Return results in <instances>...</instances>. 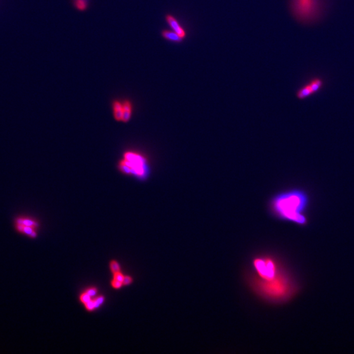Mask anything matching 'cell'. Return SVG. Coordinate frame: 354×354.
<instances>
[{
    "label": "cell",
    "mask_w": 354,
    "mask_h": 354,
    "mask_svg": "<svg viewBox=\"0 0 354 354\" xmlns=\"http://www.w3.org/2000/svg\"><path fill=\"white\" fill-rule=\"evenodd\" d=\"M308 195L299 189L278 193L270 201L271 214L280 221L304 226L308 223L306 216L308 208Z\"/></svg>",
    "instance_id": "cell-1"
},
{
    "label": "cell",
    "mask_w": 354,
    "mask_h": 354,
    "mask_svg": "<svg viewBox=\"0 0 354 354\" xmlns=\"http://www.w3.org/2000/svg\"><path fill=\"white\" fill-rule=\"evenodd\" d=\"M254 270L264 282H270L279 277L281 271L276 261L268 257H258L252 261Z\"/></svg>",
    "instance_id": "cell-2"
},
{
    "label": "cell",
    "mask_w": 354,
    "mask_h": 354,
    "mask_svg": "<svg viewBox=\"0 0 354 354\" xmlns=\"http://www.w3.org/2000/svg\"><path fill=\"white\" fill-rule=\"evenodd\" d=\"M145 158L135 153H125L124 159L120 164V169L124 173L143 176L146 174Z\"/></svg>",
    "instance_id": "cell-3"
},
{
    "label": "cell",
    "mask_w": 354,
    "mask_h": 354,
    "mask_svg": "<svg viewBox=\"0 0 354 354\" xmlns=\"http://www.w3.org/2000/svg\"><path fill=\"white\" fill-rule=\"evenodd\" d=\"M292 9L301 19L312 20L320 12V0H292Z\"/></svg>",
    "instance_id": "cell-4"
},
{
    "label": "cell",
    "mask_w": 354,
    "mask_h": 354,
    "mask_svg": "<svg viewBox=\"0 0 354 354\" xmlns=\"http://www.w3.org/2000/svg\"><path fill=\"white\" fill-rule=\"evenodd\" d=\"M323 86V82L322 80L316 77L311 80L308 84L304 85L301 89L297 91V96L299 99H306L312 96L320 89L322 88Z\"/></svg>",
    "instance_id": "cell-5"
},
{
    "label": "cell",
    "mask_w": 354,
    "mask_h": 354,
    "mask_svg": "<svg viewBox=\"0 0 354 354\" xmlns=\"http://www.w3.org/2000/svg\"><path fill=\"white\" fill-rule=\"evenodd\" d=\"M13 224H21V225L30 226L34 228H38L40 224L34 218L25 214H19L13 219Z\"/></svg>",
    "instance_id": "cell-6"
},
{
    "label": "cell",
    "mask_w": 354,
    "mask_h": 354,
    "mask_svg": "<svg viewBox=\"0 0 354 354\" xmlns=\"http://www.w3.org/2000/svg\"><path fill=\"white\" fill-rule=\"evenodd\" d=\"M13 226L16 232L20 233V234L25 235L31 238L37 237V232L35 230L36 228L30 227V226L21 225V224H13Z\"/></svg>",
    "instance_id": "cell-7"
},
{
    "label": "cell",
    "mask_w": 354,
    "mask_h": 354,
    "mask_svg": "<svg viewBox=\"0 0 354 354\" xmlns=\"http://www.w3.org/2000/svg\"><path fill=\"white\" fill-rule=\"evenodd\" d=\"M166 20L167 23H168L170 27H171L172 29L174 30V32H176L179 36L181 37L182 38H185L186 36V32L185 30L183 29L179 25L178 21H176V18L173 17L171 15H167L166 17Z\"/></svg>",
    "instance_id": "cell-8"
},
{
    "label": "cell",
    "mask_w": 354,
    "mask_h": 354,
    "mask_svg": "<svg viewBox=\"0 0 354 354\" xmlns=\"http://www.w3.org/2000/svg\"><path fill=\"white\" fill-rule=\"evenodd\" d=\"M162 35L164 38L170 40V41L181 42L182 40H183V38L179 36L176 32L169 31V30H164V31L162 32Z\"/></svg>",
    "instance_id": "cell-9"
},
{
    "label": "cell",
    "mask_w": 354,
    "mask_h": 354,
    "mask_svg": "<svg viewBox=\"0 0 354 354\" xmlns=\"http://www.w3.org/2000/svg\"><path fill=\"white\" fill-rule=\"evenodd\" d=\"M114 117L117 121H122L123 115H124V109L114 110Z\"/></svg>",
    "instance_id": "cell-10"
},
{
    "label": "cell",
    "mask_w": 354,
    "mask_h": 354,
    "mask_svg": "<svg viewBox=\"0 0 354 354\" xmlns=\"http://www.w3.org/2000/svg\"><path fill=\"white\" fill-rule=\"evenodd\" d=\"M75 6H76L77 8L79 9L84 10V9L86 8V3L85 0H76V2H75Z\"/></svg>",
    "instance_id": "cell-11"
},
{
    "label": "cell",
    "mask_w": 354,
    "mask_h": 354,
    "mask_svg": "<svg viewBox=\"0 0 354 354\" xmlns=\"http://www.w3.org/2000/svg\"><path fill=\"white\" fill-rule=\"evenodd\" d=\"M111 270L114 273L120 272V266L115 261H112L110 264Z\"/></svg>",
    "instance_id": "cell-12"
},
{
    "label": "cell",
    "mask_w": 354,
    "mask_h": 354,
    "mask_svg": "<svg viewBox=\"0 0 354 354\" xmlns=\"http://www.w3.org/2000/svg\"><path fill=\"white\" fill-rule=\"evenodd\" d=\"M132 111L124 110V115H123L122 121L127 122L129 121L130 117H131Z\"/></svg>",
    "instance_id": "cell-13"
},
{
    "label": "cell",
    "mask_w": 354,
    "mask_h": 354,
    "mask_svg": "<svg viewBox=\"0 0 354 354\" xmlns=\"http://www.w3.org/2000/svg\"><path fill=\"white\" fill-rule=\"evenodd\" d=\"M81 300L83 303L86 304L88 303L89 301H91V296H89V295L86 292V293H84L82 295Z\"/></svg>",
    "instance_id": "cell-14"
},
{
    "label": "cell",
    "mask_w": 354,
    "mask_h": 354,
    "mask_svg": "<svg viewBox=\"0 0 354 354\" xmlns=\"http://www.w3.org/2000/svg\"><path fill=\"white\" fill-rule=\"evenodd\" d=\"M123 109L126 111H132V106L129 101L123 103Z\"/></svg>",
    "instance_id": "cell-15"
},
{
    "label": "cell",
    "mask_w": 354,
    "mask_h": 354,
    "mask_svg": "<svg viewBox=\"0 0 354 354\" xmlns=\"http://www.w3.org/2000/svg\"><path fill=\"white\" fill-rule=\"evenodd\" d=\"M104 301V298L103 297H99L96 299L95 301H94V308H98L100 304H102Z\"/></svg>",
    "instance_id": "cell-16"
},
{
    "label": "cell",
    "mask_w": 354,
    "mask_h": 354,
    "mask_svg": "<svg viewBox=\"0 0 354 354\" xmlns=\"http://www.w3.org/2000/svg\"><path fill=\"white\" fill-rule=\"evenodd\" d=\"M86 308L88 310H93L94 308V301H89L88 303H86Z\"/></svg>",
    "instance_id": "cell-17"
},
{
    "label": "cell",
    "mask_w": 354,
    "mask_h": 354,
    "mask_svg": "<svg viewBox=\"0 0 354 354\" xmlns=\"http://www.w3.org/2000/svg\"><path fill=\"white\" fill-rule=\"evenodd\" d=\"M124 276L121 273L117 272L115 273V276H114V280L119 281L120 282H123V280H124Z\"/></svg>",
    "instance_id": "cell-18"
},
{
    "label": "cell",
    "mask_w": 354,
    "mask_h": 354,
    "mask_svg": "<svg viewBox=\"0 0 354 354\" xmlns=\"http://www.w3.org/2000/svg\"><path fill=\"white\" fill-rule=\"evenodd\" d=\"M131 278L129 277V276H126V277L124 278V280H123L122 283L124 285H128L129 283H131Z\"/></svg>",
    "instance_id": "cell-19"
},
{
    "label": "cell",
    "mask_w": 354,
    "mask_h": 354,
    "mask_svg": "<svg viewBox=\"0 0 354 354\" xmlns=\"http://www.w3.org/2000/svg\"><path fill=\"white\" fill-rule=\"evenodd\" d=\"M122 283L119 282V281H117L114 280V281H113L112 282V285L113 287L115 288H120L122 286Z\"/></svg>",
    "instance_id": "cell-20"
},
{
    "label": "cell",
    "mask_w": 354,
    "mask_h": 354,
    "mask_svg": "<svg viewBox=\"0 0 354 354\" xmlns=\"http://www.w3.org/2000/svg\"><path fill=\"white\" fill-rule=\"evenodd\" d=\"M87 293L89 295V296L93 297L96 293V290L95 289H90L87 290Z\"/></svg>",
    "instance_id": "cell-21"
}]
</instances>
